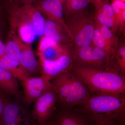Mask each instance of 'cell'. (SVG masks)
<instances>
[{"label": "cell", "instance_id": "cell-15", "mask_svg": "<svg viewBox=\"0 0 125 125\" xmlns=\"http://www.w3.org/2000/svg\"><path fill=\"white\" fill-rule=\"evenodd\" d=\"M43 36L60 45H65L72 42L69 34L62 25L48 19L45 21Z\"/></svg>", "mask_w": 125, "mask_h": 125}, {"label": "cell", "instance_id": "cell-19", "mask_svg": "<svg viewBox=\"0 0 125 125\" xmlns=\"http://www.w3.org/2000/svg\"><path fill=\"white\" fill-rule=\"evenodd\" d=\"M90 0H67L63 4L65 17L85 11Z\"/></svg>", "mask_w": 125, "mask_h": 125}, {"label": "cell", "instance_id": "cell-22", "mask_svg": "<svg viewBox=\"0 0 125 125\" xmlns=\"http://www.w3.org/2000/svg\"><path fill=\"white\" fill-rule=\"evenodd\" d=\"M95 30L92 43L96 47L103 50L109 55L112 59L115 52L108 45L103 36L100 29L95 25Z\"/></svg>", "mask_w": 125, "mask_h": 125}, {"label": "cell", "instance_id": "cell-4", "mask_svg": "<svg viewBox=\"0 0 125 125\" xmlns=\"http://www.w3.org/2000/svg\"><path fill=\"white\" fill-rule=\"evenodd\" d=\"M65 20L75 48L92 44L96 28L93 16L85 10L66 17Z\"/></svg>", "mask_w": 125, "mask_h": 125}, {"label": "cell", "instance_id": "cell-33", "mask_svg": "<svg viewBox=\"0 0 125 125\" xmlns=\"http://www.w3.org/2000/svg\"><path fill=\"white\" fill-rule=\"evenodd\" d=\"M97 125H125L120 124H97Z\"/></svg>", "mask_w": 125, "mask_h": 125}, {"label": "cell", "instance_id": "cell-10", "mask_svg": "<svg viewBox=\"0 0 125 125\" xmlns=\"http://www.w3.org/2000/svg\"><path fill=\"white\" fill-rule=\"evenodd\" d=\"M51 81L43 75L39 77H26L21 80L27 104L30 105L36 101L51 85Z\"/></svg>", "mask_w": 125, "mask_h": 125}, {"label": "cell", "instance_id": "cell-14", "mask_svg": "<svg viewBox=\"0 0 125 125\" xmlns=\"http://www.w3.org/2000/svg\"><path fill=\"white\" fill-rule=\"evenodd\" d=\"M50 120L54 125H97L83 112L72 110L61 112Z\"/></svg>", "mask_w": 125, "mask_h": 125}, {"label": "cell", "instance_id": "cell-21", "mask_svg": "<svg viewBox=\"0 0 125 125\" xmlns=\"http://www.w3.org/2000/svg\"><path fill=\"white\" fill-rule=\"evenodd\" d=\"M9 36L10 39L5 44V54L10 58L19 61L21 51L20 46L15 34H9Z\"/></svg>", "mask_w": 125, "mask_h": 125}, {"label": "cell", "instance_id": "cell-8", "mask_svg": "<svg viewBox=\"0 0 125 125\" xmlns=\"http://www.w3.org/2000/svg\"><path fill=\"white\" fill-rule=\"evenodd\" d=\"M72 51H69L56 60H40L42 75L51 80L72 70L74 66Z\"/></svg>", "mask_w": 125, "mask_h": 125}, {"label": "cell", "instance_id": "cell-5", "mask_svg": "<svg viewBox=\"0 0 125 125\" xmlns=\"http://www.w3.org/2000/svg\"><path fill=\"white\" fill-rule=\"evenodd\" d=\"M9 19L10 25L18 24L30 25L38 36L43 35L46 19L33 4L25 3L10 9Z\"/></svg>", "mask_w": 125, "mask_h": 125}, {"label": "cell", "instance_id": "cell-18", "mask_svg": "<svg viewBox=\"0 0 125 125\" xmlns=\"http://www.w3.org/2000/svg\"><path fill=\"white\" fill-rule=\"evenodd\" d=\"M56 43L48 47L44 51L37 53L40 60L53 61L57 60L70 51L66 45Z\"/></svg>", "mask_w": 125, "mask_h": 125}, {"label": "cell", "instance_id": "cell-6", "mask_svg": "<svg viewBox=\"0 0 125 125\" xmlns=\"http://www.w3.org/2000/svg\"><path fill=\"white\" fill-rule=\"evenodd\" d=\"M72 54L74 63L83 67L103 69L109 63L108 54L92 43L87 46L75 48Z\"/></svg>", "mask_w": 125, "mask_h": 125}, {"label": "cell", "instance_id": "cell-27", "mask_svg": "<svg viewBox=\"0 0 125 125\" xmlns=\"http://www.w3.org/2000/svg\"><path fill=\"white\" fill-rule=\"evenodd\" d=\"M5 45L2 41L1 38H0V57L5 55Z\"/></svg>", "mask_w": 125, "mask_h": 125}, {"label": "cell", "instance_id": "cell-35", "mask_svg": "<svg viewBox=\"0 0 125 125\" xmlns=\"http://www.w3.org/2000/svg\"><path fill=\"white\" fill-rule=\"evenodd\" d=\"M116 0L119 1H122V2H125V0Z\"/></svg>", "mask_w": 125, "mask_h": 125}, {"label": "cell", "instance_id": "cell-12", "mask_svg": "<svg viewBox=\"0 0 125 125\" xmlns=\"http://www.w3.org/2000/svg\"><path fill=\"white\" fill-rule=\"evenodd\" d=\"M15 35L21 51L19 61L27 77H31L39 70L37 61L31 44L24 42Z\"/></svg>", "mask_w": 125, "mask_h": 125}, {"label": "cell", "instance_id": "cell-25", "mask_svg": "<svg viewBox=\"0 0 125 125\" xmlns=\"http://www.w3.org/2000/svg\"><path fill=\"white\" fill-rule=\"evenodd\" d=\"M56 43H57L45 36H42L39 43L37 53L42 52L48 47L55 45Z\"/></svg>", "mask_w": 125, "mask_h": 125}, {"label": "cell", "instance_id": "cell-31", "mask_svg": "<svg viewBox=\"0 0 125 125\" xmlns=\"http://www.w3.org/2000/svg\"><path fill=\"white\" fill-rule=\"evenodd\" d=\"M2 24L0 21V38H1V34L2 33Z\"/></svg>", "mask_w": 125, "mask_h": 125}, {"label": "cell", "instance_id": "cell-9", "mask_svg": "<svg viewBox=\"0 0 125 125\" xmlns=\"http://www.w3.org/2000/svg\"><path fill=\"white\" fill-rule=\"evenodd\" d=\"M32 114L16 104L7 103L5 105L1 117V125H37Z\"/></svg>", "mask_w": 125, "mask_h": 125}, {"label": "cell", "instance_id": "cell-29", "mask_svg": "<svg viewBox=\"0 0 125 125\" xmlns=\"http://www.w3.org/2000/svg\"><path fill=\"white\" fill-rule=\"evenodd\" d=\"M23 4L25 3H29V4H33V3H34L38 0H20Z\"/></svg>", "mask_w": 125, "mask_h": 125}, {"label": "cell", "instance_id": "cell-1", "mask_svg": "<svg viewBox=\"0 0 125 125\" xmlns=\"http://www.w3.org/2000/svg\"><path fill=\"white\" fill-rule=\"evenodd\" d=\"M94 94L83 104L82 112L97 124H125V93Z\"/></svg>", "mask_w": 125, "mask_h": 125}, {"label": "cell", "instance_id": "cell-26", "mask_svg": "<svg viewBox=\"0 0 125 125\" xmlns=\"http://www.w3.org/2000/svg\"><path fill=\"white\" fill-rule=\"evenodd\" d=\"M7 103L2 93L0 91V125H1V117L5 105Z\"/></svg>", "mask_w": 125, "mask_h": 125}, {"label": "cell", "instance_id": "cell-20", "mask_svg": "<svg viewBox=\"0 0 125 125\" xmlns=\"http://www.w3.org/2000/svg\"><path fill=\"white\" fill-rule=\"evenodd\" d=\"M114 10L118 31L125 33V2L114 0L111 4Z\"/></svg>", "mask_w": 125, "mask_h": 125}, {"label": "cell", "instance_id": "cell-3", "mask_svg": "<svg viewBox=\"0 0 125 125\" xmlns=\"http://www.w3.org/2000/svg\"><path fill=\"white\" fill-rule=\"evenodd\" d=\"M58 100L67 107L83 105L91 95L86 85L70 71L52 79Z\"/></svg>", "mask_w": 125, "mask_h": 125}, {"label": "cell", "instance_id": "cell-28", "mask_svg": "<svg viewBox=\"0 0 125 125\" xmlns=\"http://www.w3.org/2000/svg\"><path fill=\"white\" fill-rule=\"evenodd\" d=\"M90 1L91 3L93 4L95 7H96L102 2L106 1H108V0H90Z\"/></svg>", "mask_w": 125, "mask_h": 125}, {"label": "cell", "instance_id": "cell-17", "mask_svg": "<svg viewBox=\"0 0 125 125\" xmlns=\"http://www.w3.org/2000/svg\"><path fill=\"white\" fill-rule=\"evenodd\" d=\"M0 66L21 81L27 77L19 61L10 58L5 54L0 57Z\"/></svg>", "mask_w": 125, "mask_h": 125}, {"label": "cell", "instance_id": "cell-30", "mask_svg": "<svg viewBox=\"0 0 125 125\" xmlns=\"http://www.w3.org/2000/svg\"><path fill=\"white\" fill-rule=\"evenodd\" d=\"M37 125H54V124L52 123V122L50 120L47 121L45 123L42 124H40V125H38L37 124Z\"/></svg>", "mask_w": 125, "mask_h": 125}, {"label": "cell", "instance_id": "cell-16", "mask_svg": "<svg viewBox=\"0 0 125 125\" xmlns=\"http://www.w3.org/2000/svg\"><path fill=\"white\" fill-rule=\"evenodd\" d=\"M16 78L0 66V91L18 95L19 85Z\"/></svg>", "mask_w": 125, "mask_h": 125}, {"label": "cell", "instance_id": "cell-34", "mask_svg": "<svg viewBox=\"0 0 125 125\" xmlns=\"http://www.w3.org/2000/svg\"><path fill=\"white\" fill-rule=\"evenodd\" d=\"M59 0L62 2V5H63L67 0Z\"/></svg>", "mask_w": 125, "mask_h": 125}, {"label": "cell", "instance_id": "cell-7", "mask_svg": "<svg viewBox=\"0 0 125 125\" xmlns=\"http://www.w3.org/2000/svg\"><path fill=\"white\" fill-rule=\"evenodd\" d=\"M58 100L57 94L52 84L35 101L33 116L38 125L49 120L54 113Z\"/></svg>", "mask_w": 125, "mask_h": 125}, {"label": "cell", "instance_id": "cell-2", "mask_svg": "<svg viewBox=\"0 0 125 125\" xmlns=\"http://www.w3.org/2000/svg\"><path fill=\"white\" fill-rule=\"evenodd\" d=\"M72 70L91 93H125V75L115 69H99L75 65Z\"/></svg>", "mask_w": 125, "mask_h": 125}, {"label": "cell", "instance_id": "cell-32", "mask_svg": "<svg viewBox=\"0 0 125 125\" xmlns=\"http://www.w3.org/2000/svg\"><path fill=\"white\" fill-rule=\"evenodd\" d=\"M2 15H3V10L2 7L0 5V18L2 17Z\"/></svg>", "mask_w": 125, "mask_h": 125}, {"label": "cell", "instance_id": "cell-11", "mask_svg": "<svg viewBox=\"0 0 125 125\" xmlns=\"http://www.w3.org/2000/svg\"><path fill=\"white\" fill-rule=\"evenodd\" d=\"M34 3V6L43 16L62 25L71 37L64 17L63 5L59 0H38Z\"/></svg>", "mask_w": 125, "mask_h": 125}, {"label": "cell", "instance_id": "cell-13", "mask_svg": "<svg viewBox=\"0 0 125 125\" xmlns=\"http://www.w3.org/2000/svg\"><path fill=\"white\" fill-rule=\"evenodd\" d=\"M93 17L95 24L106 27L114 33L118 31L114 10L108 1L102 2L95 7Z\"/></svg>", "mask_w": 125, "mask_h": 125}, {"label": "cell", "instance_id": "cell-24", "mask_svg": "<svg viewBox=\"0 0 125 125\" xmlns=\"http://www.w3.org/2000/svg\"><path fill=\"white\" fill-rule=\"evenodd\" d=\"M95 24L100 29L106 42L115 52L120 43V40L118 37L115 35V33L112 32L106 27L99 26Z\"/></svg>", "mask_w": 125, "mask_h": 125}, {"label": "cell", "instance_id": "cell-23", "mask_svg": "<svg viewBox=\"0 0 125 125\" xmlns=\"http://www.w3.org/2000/svg\"><path fill=\"white\" fill-rule=\"evenodd\" d=\"M115 61L117 69L121 73H125V44L120 43L116 50L113 57V62Z\"/></svg>", "mask_w": 125, "mask_h": 125}]
</instances>
